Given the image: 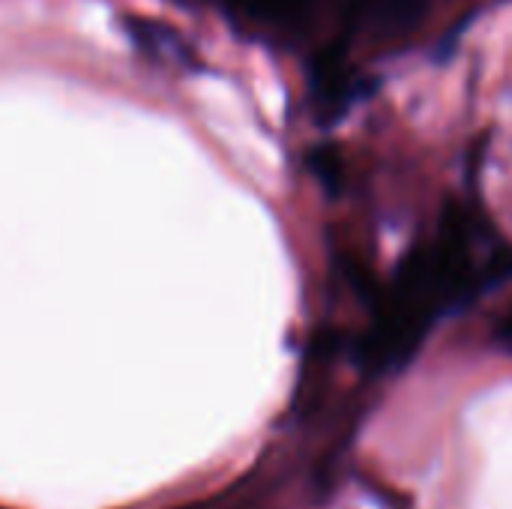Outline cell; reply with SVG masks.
Here are the masks:
<instances>
[{
  "label": "cell",
  "mask_w": 512,
  "mask_h": 509,
  "mask_svg": "<svg viewBox=\"0 0 512 509\" xmlns=\"http://www.w3.org/2000/svg\"><path fill=\"white\" fill-rule=\"evenodd\" d=\"M432 0H351L348 24L372 39H396L411 33Z\"/></svg>",
  "instance_id": "obj_1"
},
{
  "label": "cell",
  "mask_w": 512,
  "mask_h": 509,
  "mask_svg": "<svg viewBox=\"0 0 512 509\" xmlns=\"http://www.w3.org/2000/svg\"><path fill=\"white\" fill-rule=\"evenodd\" d=\"M360 81L354 78L348 60L342 57V51L330 48L324 54L315 57L312 66V99L315 108L321 114V120H333L339 117L357 96Z\"/></svg>",
  "instance_id": "obj_2"
},
{
  "label": "cell",
  "mask_w": 512,
  "mask_h": 509,
  "mask_svg": "<svg viewBox=\"0 0 512 509\" xmlns=\"http://www.w3.org/2000/svg\"><path fill=\"white\" fill-rule=\"evenodd\" d=\"M126 30L129 36L144 48V51H153V54H168V57H183L186 54V42L183 36L162 24V21H153V18H144V15H129L126 18Z\"/></svg>",
  "instance_id": "obj_3"
},
{
  "label": "cell",
  "mask_w": 512,
  "mask_h": 509,
  "mask_svg": "<svg viewBox=\"0 0 512 509\" xmlns=\"http://www.w3.org/2000/svg\"><path fill=\"white\" fill-rule=\"evenodd\" d=\"M309 162H312V171L321 177V183L327 186V189H339V183H342V177H345V162H342V156H339V150H333V147H318L312 156H309Z\"/></svg>",
  "instance_id": "obj_4"
}]
</instances>
